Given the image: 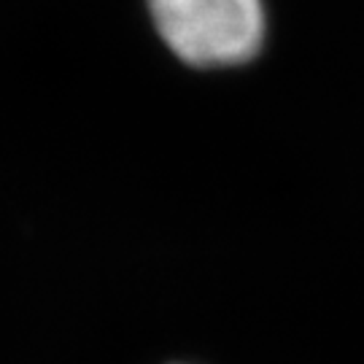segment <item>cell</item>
I'll return each instance as SVG.
<instances>
[{"label":"cell","instance_id":"obj_1","mask_svg":"<svg viewBox=\"0 0 364 364\" xmlns=\"http://www.w3.org/2000/svg\"><path fill=\"white\" fill-rule=\"evenodd\" d=\"M149 16L170 52L203 70L254 60L267 36L262 0H149Z\"/></svg>","mask_w":364,"mask_h":364}]
</instances>
